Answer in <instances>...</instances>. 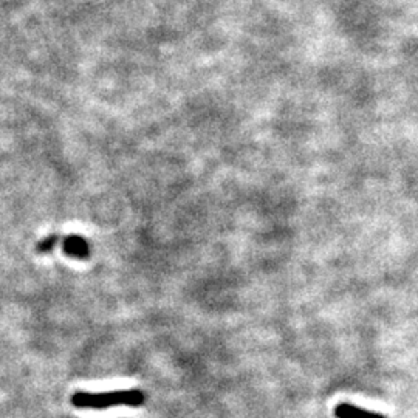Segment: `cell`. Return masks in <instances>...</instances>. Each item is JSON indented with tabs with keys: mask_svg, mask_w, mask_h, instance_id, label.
I'll use <instances>...</instances> for the list:
<instances>
[{
	"mask_svg": "<svg viewBox=\"0 0 418 418\" xmlns=\"http://www.w3.org/2000/svg\"><path fill=\"white\" fill-rule=\"evenodd\" d=\"M146 402V395L140 389L115 391L105 393L76 392L72 395V404L79 409H109L115 406L138 408Z\"/></svg>",
	"mask_w": 418,
	"mask_h": 418,
	"instance_id": "1",
	"label": "cell"
},
{
	"mask_svg": "<svg viewBox=\"0 0 418 418\" xmlns=\"http://www.w3.org/2000/svg\"><path fill=\"white\" fill-rule=\"evenodd\" d=\"M62 250L67 256L75 259H87L90 254L87 240L79 237V235H68V237L64 239Z\"/></svg>",
	"mask_w": 418,
	"mask_h": 418,
	"instance_id": "2",
	"label": "cell"
},
{
	"mask_svg": "<svg viewBox=\"0 0 418 418\" xmlns=\"http://www.w3.org/2000/svg\"><path fill=\"white\" fill-rule=\"evenodd\" d=\"M335 415H337V418H386L384 415L376 414V412H369L347 403L338 404L335 408Z\"/></svg>",
	"mask_w": 418,
	"mask_h": 418,
	"instance_id": "3",
	"label": "cell"
},
{
	"mask_svg": "<svg viewBox=\"0 0 418 418\" xmlns=\"http://www.w3.org/2000/svg\"><path fill=\"white\" fill-rule=\"evenodd\" d=\"M57 242H59V237H57V235H49V237L42 239V240H40V242L38 244L36 251H38V252H50V251L57 245Z\"/></svg>",
	"mask_w": 418,
	"mask_h": 418,
	"instance_id": "4",
	"label": "cell"
}]
</instances>
